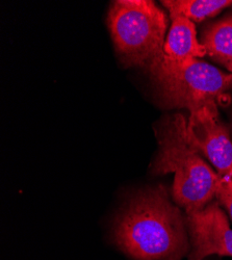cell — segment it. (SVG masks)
Segmentation results:
<instances>
[{"label":"cell","instance_id":"5b68a950","mask_svg":"<svg viewBox=\"0 0 232 260\" xmlns=\"http://www.w3.org/2000/svg\"><path fill=\"white\" fill-rule=\"evenodd\" d=\"M187 139L223 177H232V143L219 118L217 105H206L189 114Z\"/></svg>","mask_w":232,"mask_h":260},{"label":"cell","instance_id":"8992f818","mask_svg":"<svg viewBox=\"0 0 232 260\" xmlns=\"http://www.w3.org/2000/svg\"><path fill=\"white\" fill-rule=\"evenodd\" d=\"M185 215L189 238L187 260H204L210 255L232 257V229L217 201Z\"/></svg>","mask_w":232,"mask_h":260},{"label":"cell","instance_id":"277c9868","mask_svg":"<svg viewBox=\"0 0 232 260\" xmlns=\"http://www.w3.org/2000/svg\"><path fill=\"white\" fill-rule=\"evenodd\" d=\"M109 27L118 54L129 66H149L164 54L168 17L149 0H117Z\"/></svg>","mask_w":232,"mask_h":260},{"label":"cell","instance_id":"3957f363","mask_svg":"<svg viewBox=\"0 0 232 260\" xmlns=\"http://www.w3.org/2000/svg\"><path fill=\"white\" fill-rule=\"evenodd\" d=\"M165 105L192 114L206 105L227 103L232 74L199 58L175 60L163 54L148 66Z\"/></svg>","mask_w":232,"mask_h":260},{"label":"cell","instance_id":"52a82bcc","mask_svg":"<svg viewBox=\"0 0 232 260\" xmlns=\"http://www.w3.org/2000/svg\"><path fill=\"white\" fill-rule=\"evenodd\" d=\"M172 25L164 43V54L175 60L199 58L206 50L197 39L193 21L181 15H170Z\"/></svg>","mask_w":232,"mask_h":260},{"label":"cell","instance_id":"30bf717a","mask_svg":"<svg viewBox=\"0 0 232 260\" xmlns=\"http://www.w3.org/2000/svg\"><path fill=\"white\" fill-rule=\"evenodd\" d=\"M215 198L228 211L232 220V177L220 176Z\"/></svg>","mask_w":232,"mask_h":260},{"label":"cell","instance_id":"ba28073f","mask_svg":"<svg viewBox=\"0 0 232 260\" xmlns=\"http://www.w3.org/2000/svg\"><path fill=\"white\" fill-rule=\"evenodd\" d=\"M201 44L206 55L232 74V15L208 25L202 34Z\"/></svg>","mask_w":232,"mask_h":260},{"label":"cell","instance_id":"9c48e42d","mask_svg":"<svg viewBox=\"0 0 232 260\" xmlns=\"http://www.w3.org/2000/svg\"><path fill=\"white\" fill-rule=\"evenodd\" d=\"M161 4L170 15H181L195 22L215 17L232 6L231 0H165Z\"/></svg>","mask_w":232,"mask_h":260},{"label":"cell","instance_id":"7a4b0ae2","mask_svg":"<svg viewBox=\"0 0 232 260\" xmlns=\"http://www.w3.org/2000/svg\"><path fill=\"white\" fill-rule=\"evenodd\" d=\"M186 127L187 122L180 114L163 122L152 171L155 174L173 173L174 203L188 213L202 210L213 202L220 175L189 144Z\"/></svg>","mask_w":232,"mask_h":260},{"label":"cell","instance_id":"6da1fadb","mask_svg":"<svg viewBox=\"0 0 232 260\" xmlns=\"http://www.w3.org/2000/svg\"><path fill=\"white\" fill-rule=\"evenodd\" d=\"M117 246L132 260H181L189 251L186 215L162 186L139 191L119 213Z\"/></svg>","mask_w":232,"mask_h":260}]
</instances>
